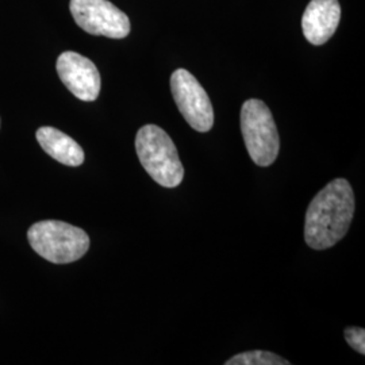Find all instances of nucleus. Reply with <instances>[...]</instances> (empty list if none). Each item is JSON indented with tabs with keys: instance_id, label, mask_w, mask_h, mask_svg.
Wrapping results in <instances>:
<instances>
[{
	"instance_id": "39448f33",
	"label": "nucleus",
	"mask_w": 365,
	"mask_h": 365,
	"mask_svg": "<svg viewBox=\"0 0 365 365\" xmlns=\"http://www.w3.org/2000/svg\"><path fill=\"white\" fill-rule=\"evenodd\" d=\"M69 9L78 26L92 36L120 39L130 33L129 16L108 0H71Z\"/></svg>"
},
{
	"instance_id": "1a4fd4ad",
	"label": "nucleus",
	"mask_w": 365,
	"mask_h": 365,
	"mask_svg": "<svg viewBox=\"0 0 365 365\" xmlns=\"http://www.w3.org/2000/svg\"><path fill=\"white\" fill-rule=\"evenodd\" d=\"M36 137L41 148L58 163L68 167H78L84 163V150L66 133L45 126L39 128Z\"/></svg>"
},
{
	"instance_id": "f257e3e1",
	"label": "nucleus",
	"mask_w": 365,
	"mask_h": 365,
	"mask_svg": "<svg viewBox=\"0 0 365 365\" xmlns=\"http://www.w3.org/2000/svg\"><path fill=\"white\" fill-rule=\"evenodd\" d=\"M354 194L345 179H334L314 196L304 221V240L317 250L331 248L349 230Z\"/></svg>"
},
{
	"instance_id": "7ed1b4c3",
	"label": "nucleus",
	"mask_w": 365,
	"mask_h": 365,
	"mask_svg": "<svg viewBox=\"0 0 365 365\" xmlns=\"http://www.w3.org/2000/svg\"><path fill=\"white\" fill-rule=\"evenodd\" d=\"M27 240L41 257L54 264L73 262L90 249L88 235L66 222H37L29 229Z\"/></svg>"
},
{
	"instance_id": "9d476101",
	"label": "nucleus",
	"mask_w": 365,
	"mask_h": 365,
	"mask_svg": "<svg viewBox=\"0 0 365 365\" xmlns=\"http://www.w3.org/2000/svg\"><path fill=\"white\" fill-rule=\"evenodd\" d=\"M226 365H288L287 360L265 351H252V352L241 353L227 360Z\"/></svg>"
},
{
	"instance_id": "f03ea898",
	"label": "nucleus",
	"mask_w": 365,
	"mask_h": 365,
	"mask_svg": "<svg viewBox=\"0 0 365 365\" xmlns=\"http://www.w3.org/2000/svg\"><path fill=\"white\" fill-rule=\"evenodd\" d=\"M135 150L149 176L165 188L182 182L184 168L170 135L156 125L141 128L135 137Z\"/></svg>"
},
{
	"instance_id": "423d86ee",
	"label": "nucleus",
	"mask_w": 365,
	"mask_h": 365,
	"mask_svg": "<svg viewBox=\"0 0 365 365\" xmlns=\"http://www.w3.org/2000/svg\"><path fill=\"white\" fill-rule=\"evenodd\" d=\"M170 91L188 125L200 133L211 130L214 110L209 95L188 71L178 69L170 76Z\"/></svg>"
},
{
	"instance_id": "9b49d317",
	"label": "nucleus",
	"mask_w": 365,
	"mask_h": 365,
	"mask_svg": "<svg viewBox=\"0 0 365 365\" xmlns=\"http://www.w3.org/2000/svg\"><path fill=\"white\" fill-rule=\"evenodd\" d=\"M345 339L356 352L365 354V330L363 327H346Z\"/></svg>"
},
{
	"instance_id": "20e7f679",
	"label": "nucleus",
	"mask_w": 365,
	"mask_h": 365,
	"mask_svg": "<svg viewBox=\"0 0 365 365\" xmlns=\"http://www.w3.org/2000/svg\"><path fill=\"white\" fill-rule=\"evenodd\" d=\"M241 131L250 158L260 167L274 164L280 150V138L268 106L249 99L241 108Z\"/></svg>"
},
{
	"instance_id": "6e6552de",
	"label": "nucleus",
	"mask_w": 365,
	"mask_h": 365,
	"mask_svg": "<svg viewBox=\"0 0 365 365\" xmlns=\"http://www.w3.org/2000/svg\"><path fill=\"white\" fill-rule=\"evenodd\" d=\"M341 19L339 0H312L302 18L306 39L313 45H324L333 37Z\"/></svg>"
},
{
	"instance_id": "0eeeda50",
	"label": "nucleus",
	"mask_w": 365,
	"mask_h": 365,
	"mask_svg": "<svg viewBox=\"0 0 365 365\" xmlns=\"http://www.w3.org/2000/svg\"><path fill=\"white\" fill-rule=\"evenodd\" d=\"M57 73L66 88L78 99L93 102L101 93V75L90 58L76 52L60 54L56 64Z\"/></svg>"
}]
</instances>
